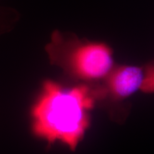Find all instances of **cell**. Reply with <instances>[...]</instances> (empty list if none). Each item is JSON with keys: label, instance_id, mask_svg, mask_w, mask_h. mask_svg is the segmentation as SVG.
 Returning <instances> with one entry per match:
<instances>
[{"label": "cell", "instance_id": "1", "mask_svg": "<svg viewBox=\"0 0 154 154\" xmlns=\"http://www.w3.org/2000/svg\"><path fill=\"white\" fill-rule=\"evenodd\" d=\"M98 101L95 85L67 86L47 80L32 109V128L49 143L59 140L72 151L89 126L88 111Z\"/></svg>", "mask_w": 154, "mask_h": 154}, {"label": "cell", "instance_id": "2", "mask_svg": "<svg viewBox=\"0 0 154 154\" xmlns=\"http://www.w3.org/2000/svg\"><path fill=\"white\" fill-rule=\"evenodd\" d=\"M45 51L51 64L80 84H100L115 66L109 44L79 38L71 32L54 31Z\"/></svg>", "mask_w": 154, "mask_h": 154}, {"label": "cell", "instance_id": "3", "mask_svg": "<svg viewBox=\"0 0 154 154\" xmlns=\"http://www.w3.org/2000/svg\"><path fill=\"white\" fill-rule=\"evenodd\" d=\"M145 75V66L115 65L103 82L98 84L101 100L109 97L120 101L130 97L140 91Z\"/></svg>", "mask_w": 154, "mask_h": 154}, {"label": "cell", "instance_id": "4", "mask_svg": "<svg viewBox=\"0 0 154 154\" xmlns=\"http://www.w3.org/2000/svg\"><path fill=\"white\" fill-rule=\"evenodd\" d=\"M19 18V14L14 9L0 7V35L12 29Z\"/></svg>", "mask_w": 154, "mask_h": 154}, {"label": "cell", "instance_id": "5", "mask_svg": "<svg viewBox=\"0 0 154 154\" xmlns=\"http://www.w3.org/2000/svg\"><path fill=\"white\" fill-rule=\"evenodd\" d=\"M146 75L144 78V82L140 91L144 93H152L153 92V65L149 63L146 66Z\"/></svg>", "mask_w": 154, "mask_h": 154}]
</instances>
